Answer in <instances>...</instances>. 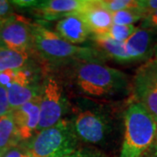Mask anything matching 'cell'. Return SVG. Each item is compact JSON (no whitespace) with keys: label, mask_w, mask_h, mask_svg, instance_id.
<instances>
[{"label":"cell","mask_w":157,"mask_h":157,"mask_svg":"<svg viewBox=\"0 0 157 157\" xmlns=\"http://www.w3.org/2000/svg\"><path fill=\"white\" fill-rule=\"evenodd\" d=\"M71 79L75 89L85 98L108 99L128 89V75L100 62H80L73 65Z\"/></svg>","instance_id":"cell-3"},{"label":"cell","mask_w":157,"mask_h":157,"mask_svg":"<svg viewBox=\"0 0 157 157\" xmlns=\"http://www.w3.org/2000/svg\"><path fill=\"white\" fill-rule=\"evenodd\" d=\"M70 113L68 120L80 142L94 147L108 144L115 129V118L109 106L81 97L71 106Z\"/></svg>","instance_id":"cell-1"},{"label":"cell","mask_w":157,"mask_h":157,"mask_svg":"<svg viewBox=\"0 0 157 157\" xmlns=\"http://www.w3.org/2000/svg\"><path fill=\"white\" fill-rule=\"evenodd\" d=\"M11 4L14 7L19 8L20 10H27L30 11L34 8L38 4L37 0H14L11 1Z\"/></svg>","instance_id":"cell-28"},{"label":"cell","mask_w":157,"mask_h":157,"mask_svg":"<svg viewBox=\"0 0 157 157\" xmlns=\"http://www.w3.org/2000/svg\"><path fill=\"white\" fill-rule=\"evenodd\" d=\"M17 70H6L4 72H0V86L8 88L13 82Z\"/></svg>","instance_id":"cell-26"},{"label":"cell","mask_w":157,"mask_h":157,"mask_svg":"<svg viewBox=\"0 0 157 157\" xmlns=\"http://www.w3.org/2000/svg\"><path fill=\"white\" fill-rule=\"evenodd\" d=\"M135 101L143 107L157 123V59L145 62L135 73L133 79Z\"/></svg>","instance_id":"cell-8"},{"label":"cell","mask_w":157,"mask_h":157,"mask_svg":"<svg viewBox=\"0 0 157 157\" xmlns=\"http://www.w3.org/2000/svg\"><path fill=\"white\" fill-rule=\"evenodd\" d=\"M19 144L17 130L12 114L0 117V153L3 154L9 147Z\"/></svg>","instance_id":"cell-17"},{"label":"cell","mask_w":157,"mask_h":157,"mask_svg":"<svg viewBox=\"0 0 157 157\" xmlns=\"http://www.w3.org/2000/svg\"><path fill=\"white\" fill-rule=\"evenodd\" d=\"M157 146V130H156V135H155V142H154Z\"/></svg>","instance_id":"cell-31"},{"label":"cell","mask_w":157,"mask_h":157,"mask_svg":"<svg viewBox=\"0 0 157 157\" xmlns=\"http://www.w3.org/2000/svg\"><path fill=\"white\" fill-rule=\"evenodd\" d=\"M33 24L26 17L11 15L1 25L0 45L21 52H33Z\"/></svg>","instance_id":"cell-9"},{"label":"cell","mask_w":157,"mask_h":157,"mask_svg":"<svg viewBox=\"0 0 157 157\" xmlns=\"http://www.w3.org/2000/svg\"><path fill=\"white\" fill-rule=\"evenodd\" d=\"M1 157H33V155L23 143H19L9 147L2 154Z\"/></svg>","instance_id":"cell-22"},{"label":"cell","mask_w":157,"mask_h":157,"mask_svg":"<svg viewBox=\"0 0 157 157\" xmlns=\"http://www.w3.org/2000/svg\"><path fill=\"white\" fill-rule=\"evenodd\" d=\"M100 2L112 13L128 9H139V0H100Z\"/></svg>","instance_id":"cell-20"},{"label":"cell","mask_w":157,"mask_h":157,"mask_svg":"<svg viewBox=\"0 0 157 157\" xmlns=\"http://www.w3.org/2000/svg\"><path fill=\"white\" fill-rule=\"evenodd\" d=\"M154 59H157V47L155 49V54H154Z\"/></svg>","instance_id":"cell-30"},{"label":"cell","mask_w":157,"mask_h":157,"mask_svg":"<svg viewBox=\"0 0 157 157\" xmlns=\"http://www.w3.org/2000/svg\"><path fill=\"white\" fill-rule=\"evenodd\" d=\"M55 33L73 45L83 44L91 39L92 33L79 13L59 19L55 25Z\"/></svg>","instance_id":"cell-13"},{"label":"cell","mask_w":157,"mask_h":157,"mask_svg":"<svg viewBox=\"0 0 157 157\" xmlns=\"http://www.w3.org/2000/svg\"><path fill=\"white\" fill-rule=\"evenodd\" d=\"M33 52L52 67L74 65L80 62L103 63L105 58L93 46H79L66 41L42 23L33 24Z\"/></svg>","instance_id":"cell-2"},{"label":"cell","mask_w":157,"mask_h":157,"mask_svg":"<svg viewBox=\"0 0 157 157\" xmlns=\"http://www.w3.org/2000/svg\"><path fill=\"white\" fill-rule=\"evenodd\" d=\"M139 9L144 16L157 10V0H139Z\"/></svg>","instance_id":"cell-27"},{"label":"cell","mask_w":157,"mask_h":157,"mask_svg":"<svg viewBox=\"0 0 157 157\" xmlns=\"http://www.w3.org/2000/svg\"><path fill=\"white\" fill-rule=\"evenodd\" d=\"M137 28L138 27H136L134 25H113L109 32L105 36L118 42L125 43L132 36V34L137 30Z\"/></svg>","instance_id":"cell-19"},{"label":"cell","mask_w":157,"mask_h":157,"mask_svg":"<svg viewBox=\"0 0 157 157\" xmlns=\"http://www.w3.org/2000/svg\"><path fill=\"white\" fill-rule=\"evenodd\" d=\"M124 47L131 63L148 61L157 47V32L138 27L124 43Z\"/></svg>","instance_id":"cell-11"},{"label":"cell","mask_w":157,"mask_h":157,"mask_svg":"<svg viewBox=\"0 0 157 157\" xmlns=\"http://www.w3.org/2000/svg\"><path fill=\"white\" fill-rule=\"evenodd\" d=\"M92 36H105L113 25L112 12L101 6L100 0H91L81 13Z\"/></svg>","instance_id":"cell-14"},{"label":"cell","mask_w":157,"mask_h":157,"mask_svg":"<svg viewBox=\"0 0 157 157\" xmlns=\"http://www.w3.org/2000/svg\"><path fill=\"white\" fill-rule=\"evenodd\" d=\"M91 39L96 50L99 51L101 55L106 59H110L120 64L131 63L128 56L124 43L118 42L107 36H92Z\"/></svg>","instance_id":"cell-15"},{"label":"cell","mask_w":157,"mask_h":157,"mask_svg":"<svg viewBox=\"0 0 157 157\" xmlns=\"http://www.w3.org/2000/svg\"><path fill=\"white\" fill-rule=\"evenodd\" d=\"M23 144L33 157H62L72 154L81 147L80 140L68 118L39 131Z\"/></svg>","instance_id":"cell-5"},{"label":"cell","mask_w":157,"mask_h":157,"mask_svg":"<svg viewBox=\"0 0 157 157\" xmlns=\"http://www.w3.org/2000/svg\"><path fill=\"white\" fill-rule=\"evenodd\" d=\"M90 3L91 0H43L38 1L36 6L29 11L45 21L59 20L72 14L81 13Z\"/></svg>","instance_id":"cell-10"},{"label":"cell","mask_w":157,"mask_h":157,"mask_svg":"<svg viewBox=\"0 0 157 157\" xmlns=\"http://www.w3.org/2000/svg\"><path fill=\"white\" fill-rule=\"evenodd\" d=\"M113 25H130L141 20L144 14L140 9H128L112 13Z\"/></svg>","instance_id":"cell-18"},{"label":"cell","mask_w":157,"mask_h":157,"mask_svg":"<svg viewBox=\"0 0 157 157\" xmlns=\"http://www.w3.org/2000/svg\"><path fill=\"white\" fill-rule=\"evenodd\" d=\"M143 157H157V146L155 143L147 149Z\"/></svg>","instance_id":"cell-29"},{"label":"cell","mask_w":157,"mask_h":157,"mask_svg":"<svg viewBox=\"0 0 157 157\" xmlns=\"http://www.w3.org/2000/svg\"><path fill=\"white\" fill-rule=\"evenodd\" d=\"M1 155H2V154H1V153H0V157H1Z\"/></svg>","instance_id":"cell-33"},{"label":"cell","mask_w":157,"mask_h":157,"mask_svg":"<svg viewBox=\"0 0 157 157\" xmlns=\"http://www.w3.org/2000/svg\"><path fill=\"white\" fill-rule=\"evenodd\" d=\"M30 64V54L0 45V72L18 70Z\"/></svg>","instance_id":"cell-16"},{"label":"cell","mask_w":157,"mask_h":157,"mask_svg":"<svg viewBox=\"0 0 157 157\" xmlns=\"http://www.w3.org/2000/svg\"><path fill=\"white\" fill-rule=\"evenodd\" d=\"M123 119L124 136L119 157H143L155 142L157 123L135 101L125 110Z\"/></svg>","instance_id":"cell-4"},{"label":"cell","mask_w":157,"mask_h":157,"mask_svg":"<svg viewBox=\"0 0 157 157\" xmlns=\"http://www.w3.org/2000/svg\"><path fill=\"white\" fill-rule=\"evenodd\" d=\"M12 112L8 101L7 90L3 86H0V117L5 116Z\"/></svg>","instance_id":"cell-24"},{"label":"cell","mask_w":157,"mask_h":157,"mask_svg":"<svg viewBox=\"0 0 157 157\" xmlns=\"http://www.w3.org/2000/svg\"><path fill=\"white\" fill-rule=\"evenodd\" d=\"M19 143L30 140L37 133L39 123V95L11 112Z\"/></svg>","instance_id":"cell-12"},{"label":"cell","mask_w":157,"mask_h":157,"mask_svg":"<svg viewBox=\"0 0 157 157\" xmlns=\"http://www.w3.org/2000/svg\"><path fill=\"white\" fill-rule=\"evenodd\" d=\"M43 75L39 67L30 64L17 70L13 82L6 89L11 111L39 95Z\"/></svg>","instance_id":"cell-7"},{"label":"cell","mask_w":157,"mask_h":157,"mask_svg":"<svg viewBox=\"0 0 157 157\" xmlns=\"http://www.w3.org/2000/svg\"><path fill=\"white\" fill-rule=\"evenodd\" d=\"M62 157H108V155L101 148L87 145L81 146L72 154Z\"/></svg>","instance_id":"cell-21"},{"label":"cell","mask_w":157,"mask_h":157,"mask_svg":"<svg viewBox=\"0 0 157 157\" xmlns=\"http://www.w3.org/2000/svg\"><path fill=\"white\" fill-rule=\"evenodd\" d=\"M71 106L59 77L53 73H44L39 90L40 117L37 133L54 126L65 119V116L70 113Z\"/></svg>","instance_id":"cell-6"},{"label":"cell","mask_w":157,"mask_h":157,"mask_svg":"<svg viewBox=\"0 0 157 157\" xmlns=\"http://www.w3.org/2000/svg\"><path fill=\"white\" fill-rule=\"evenodd\" d=\"M2 24H3V22H2V21H0V28H1V25H2Z\"/></svg>","instance_id":"cell-32"},{"label":"cell","mask_w":157,"mask_h":157,"mask_svg":"<svg viewBox=\"0 0 157 157\" xmlns=\"http://www.w3.org/2000/svg\"><path fill=\"white\" fill-rule=\"evenodd\" d=\"M140 28L150 29L157 32V10L143 17L140 22Z\"/></svg>","instance_id":"cell-23"},{"label":"cell","mask_w":157,"mask_h":157,"mask_svg":"<svg viewBox=\"0 0 157 157\" xmlns=\"http://www.w3.org/2000/svg\"><path fill=\"white\" fill-rule=\"evenodd\" d=\"M14 6L11 1L0 0V21L4 22L7 18L14 14Z\"/></svg>","instance_id":"cell-25"}]
</instances>
